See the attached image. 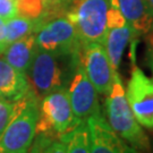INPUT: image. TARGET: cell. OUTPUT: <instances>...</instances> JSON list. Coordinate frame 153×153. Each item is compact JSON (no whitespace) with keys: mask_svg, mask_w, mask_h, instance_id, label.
Returning a JSON list of instances; mask_svg holds the SVG:
<instances>
[{"mask_svg":"<svg viewBox=\"0 0 153 153\" xmlns=\"http://www.w3.org/2000/svg\"><path fill=\"white\" fill-rule=\"evenodd\" d=\"M110 5L117 7L134 35L144 34L153 27V16L145 0H110Z\"/></svg>","mask_w":153,"mask_h":153,"instance_id":"11","label":"cell"},{"mask_svg":"<svg viewBox=\"0 0 153 153\" xmlns=\"http://www.w3.org/2000/svg\"><path fill=\"white\" fill-rule=\"evenodd\" d=\"M16 101H9L0 97V137L15 112Z\"/></svg>","mask_w":153,"mask_h":153,"instance_id":"18","label":"cell"},{"mask_svg":"<svg viewBox=\"0 0 153 153\" xmlns=\"http://www.w3.org/2000/svg\"><path fill=\"white\" fill-rule=\"evenodd\" d=\"M58 57L60 56L40 49L34 56L27 74L38 98H43L53 91L66 88L65 71L58 61Z\"/></svg>","mask_w":153,"mask_h":153,"instance_id":"6","label":"cell"},{"mask_svg":"<svg viewBox=\"0 0 153 153\" xmlns=\"http://www.w3.org/2000/svg\"><path fill=\"white\" fill-rule=\"evenodd\" d=\"M105 120L117 135L138 151H149L150 141L137 123L126 98V91L118 71H115L111 91L104 102Z\"/></svg>","mask_w":153,"mask_h":153,"instance_id":"1","label":"cell"},{"mask_svg":"<svg viewBox=\"0 0 153 153\" xmlns=\"http://www.w3.org/2000/svg\"><path fill=\"white\" fill-rule=\"evenodd\" d=\"M67 91L77 123L86 121L91 116L101 114L98 92L88 79L81 59L74 67Z\"/></svg>","mask_w":153,"mask_h":153,"instance_id":"8","label":"cell"},{"mask_svg":"<svg viewBox=\"0 0 153 153\" xmlns=\"http://www.w3.org/2000/svg\"><path fill=\"white\" fill-rule=\"evenodd\" d=\"M151 67H152V73H153V53H152V59H151Z\"/></svg>","mask_w":153,"mask_h":153,"instance_id":"25","label":"cell"},{"mask_svg":"<svg viewBox=\"0 0 153 153\" xmlns=\"http://www.w3.org/2000/svg\"><path fill=\"white\" fill-rule=\"evenodd\" d=\"M38 49L60 57L81 56L82 42L74 24L67 17L44 23L35 34Z\"/></svg>","mask_w":153,"mask_h":153,"instance_id":"5","label":"cell"},{"mask_svg":"<svg viewBox=\"0 0 153 153\" xmlns=\"http://www.w3.org/2000/svg\"><path fill=\"white\" fill-rule=\"evenodd\" d=\"M126 98L140 125L153 129V79L134 66L127 83Z\"/></svg>","mask_w":153,"mask_h":153,"instance_id":"7","label":"cell"},{"mask_svg":"<svg viewBox=\"0 0 153 153\" xmlns=\"http://www.w3.org/2000/svg\"><path fill=\"white\" fill-rule=\"evenodd\" d=\"M31 85L26 74L21 73L9 65L5 59H0V97L9 100L18 101L24 98L30 91Z\"/></svg>","mask_w":153,"mask_h":153,"instance_id":"12","label":"cell"},{"mask_svg":"<svg viewBox=\"0 0 153 153\" xmlns=\"http://www.w3.org/2000/svg\"><path fill=\"white\" fill-rule=\"evenodd\" d=\"M133 36H134V33L128 24H125L120 27L108 28L103 45L109 56L114 71H118L126 45Z\"/></svg>","mask_w":153,"mask_h":153,"instance_id":"14","label":"cell"},{"mask_svg":"<svg viewBox=\"0 0 153 153\" xmlns=\"http://www.w3.org/2000/svg\"><path fill=\"white\" fill-rule=\"evenodd\" d=\"M145 2H146V5H148V8L150 13L152 14L153 16V0H145Z\"/></svg>","mask_w":153,"mask_h":153,"instance_id":"24","label":"cell"},{"mask_svg":"<svg viewBox=\"0 0 153 153\" xmlns=\"http://www.w3.org/2000/svg\"><path fill=\"white\" fill-rule=\"evenodd\" d=\"M38 51L35 34H28L10 43L4 51V59L21 73L27 74Z\"/></svg>","mask_w":153,"mask_h":153,"instance_id":"13","label":"cell"},{"mask_svg":"<svg viewBox=\"0 0 153 153\" xmlns=\"http://www.w3.org/2000/svg\"><path fill=\"white\" fill-rule=\"evenodd\" d=\"M90 136V153H138L117 135L101 114L93 115L86 120Z\"/></svg>","mask_w":153,"mask_h":153,"instance_id":"10","label":"cell"},{"mask_svg":"<svg viewBox=\"0 0 153 153\" xmlns=\"http://www.w3.org/2000/svg\"><path fill=\"white\" fill-rule=\"evenodd\" d=\"M39 98L34 91L16 101L15 112L0 137V153H26L36 136Z\"/></svg>","mask_w":153,"mask_h":153,"instance_id":"2","label":"cell"},{"mask_svg":"<svg viewBox=\"0 0 153 153\" xmlns=\"http://www.w3.org/2000/svg\"><path fill=\"white\" fill-rule=\"evenodd\" d=\"M59 138L66 143L67 153H90V136L86 121L78 123Z\"/></svg>","mask_w":153,"mask_h":153,"instance_id":"16","label":"cell"},{"mask_svg":"<svg viewBox=\"0 0 153 153\" xmlns=\"http://www.w3.org/2000/svg\"><path fill=\"white\" fill-rule=\"evenodd\" d=\"M5 23L6 19L0 17V53H2L6 50V48H7L5 38Z\"/></svg>","mask_w":153,"mask_h":153,"instance_id":"23","label":"cell"},{"mask_svg":"<svg viewBox=\"0 0 153 153\" xmlns=\"http://www.w3.org/2000/svg\"><path fill=\"white\" fill-rule=\"evenodd\" d=\"M51 137L47 136L44 134H36V136L33 141L31 148L27 150L26 153H42L45 146L51 142Z\"/></svg>","mask_w":153,"mask_h":153,"instance_id":"21","label":"cell"},{"mask_svg":"<svg viewBox=\"0 0 153 153\" xmlns=\"http://www.w3.org/2000/svg\"><path fill=\"white\" fill-rule=\"evenodd\" d=\"M17 14L28 19L47 23V5L45 0H16Z\"/></svg>","mask_w":153,"mask_h":153,"instance_id":"17","label":"cell"},{"mask_svg":"<svg viewBox=\"0 0 153 153\" xmlns=\"http://www.w3.org/2000/svg\"><path fill=\"white\" fill-rule=\"evenodd\" d=\"M36 134L59 137L78 124L71 109L67 88H61L42 98Z\"/></svg>","mask_w":153,"mask_h":153,"instance_id":"4","label":"cell"},{"mask_svg":"<svg viewBox=\"0 0 153 153\" xmlns=\"http://www.w3.org/2000/svg\"><path fill=\"white\" fill-rule=\"evenodd\" d=\"M42 153H67V148L66 143L61 140H56L51 142L45 146Z\"/></svg>","mask_w":153,"mask_h":153,"instance_id":"22","label":"cell"},{"mask_svg":"<svg viewBox=\"0 0 153 153\" xmlns=\"http://www.w3.org/2000/svg\"><path fill=\"white\" fill-rule=\"evenodd\" d=\"M125 24H127V22L120 10L115 6L110 5L108 14H107V28L120 27V26H124Z\"/></svg>","mask_w":153,"mask_h":153,"instance_id":"19","label":"cell"},{"mask_svg":"<svg viewBox=\"0 0 153 153\" xmlns=\"http://www.w3.org/2000/svg\"><path fill=\"white\" fill-rule=\"evenodd\" d=\"M42 25L43 24L39 21L28 19L23 16H15L9 19H6L5 38L7 47L28 34L36 33Z\"/></svg>","mask_w":153,"mask_h":153,"instance_id":"15","label":"cell"},{"mask_svg":"<svg viewBox=\"0 0 153 153\" xmlns=\"http://www.w3.org/2000/svg\"><path fill=\"white\" fill-rule=\"evenodd\" d=\"M81 61L84 71L99 94L108 95L112 88L115 71L102 43L82 44Z\"/></svg>","mask_w":153,"mask_h":153,"instance_id":"9","label":"cell"},{"mask_svg":"<svg viewBox=\"0 0 153 153\" xmlns=\"http://www.w3.org/2000/svg\"><path fill=\"white\" fill-rule=\"evenodd\" d=\"M109 7L110 0H73L66 17L76 27L82 44L104 43Z\"/></svg>","mask_w":153,"mask_h":153,"instance_id":"3","label":"cell"},{"mask_svg":"<svg viewBox=\"0 0 153 153\" xmlns=\"http://www.w3.org/2000/svg\"><path fill=\"white\" fill-rule=\"evenodd\" d=\"M16 0H0V17L4 19H9L17 16Z\"/></svg>","mask_w":153,"mask_h":153,"instance_id":"20","label":"cell"}]
</instances>
